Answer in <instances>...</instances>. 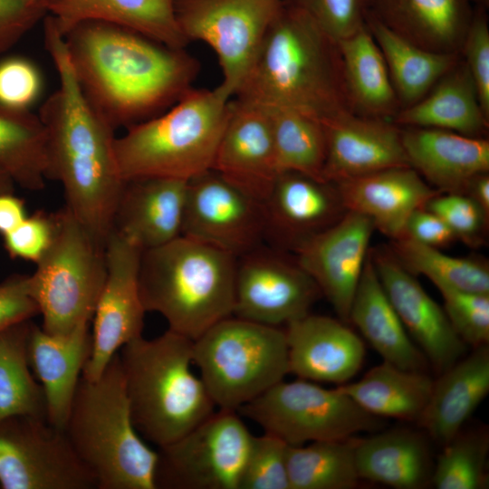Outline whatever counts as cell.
Here are the masks:
<instances>
[{
    "label": "cell",
    "mask_w": 489,
    "mask_h": 489,
    "mask_svg": "<svg viewBox=\"0 0 489 489\" xmlns=\"http://www.w3.org/2000/svg\"><path fill=\"white\" fill-rule=\"evenodd\" d=\"M64 41L82 91L115 129L168 110L200 68L185 49L109 23L79 24Z\"/></svg>",
    "instance_id": "6da1fadb"
},
{
    "label": "cell",
    "mask_w": 489,
    "mask_h": 489,
    "mask_svg": "<svg viewBox=\"0 0 489 489\" xmlns=\"http://www.w3.org/2000/svg\"><path fill=\"white\" fill-rule=\"evenodd\" d=\"M43 35L59 78L57 90L38 113L47 133L50 179L62 184L65 206L106 242L124 183L116 159L115 129L82 91L64 36L50 14L43 19Z\"/></svg>",
    "instance_id": "7a4b0ae2"
},
{
    "label": "cell",
    "mask_w": 489,
    "mask_h": 489,
    "mask_svg": "<svg viewBox=\"0 0 489 489\" xmlns=\"http://www.w3.org/2000/svg\"><path fill=\"white\" fill-rule=\"evenodd\" d=\"M234 97L294 109L321 121L350 112L338 42L308 14L283 0Z\"/></svg>",
    "instance_id": "3957f363"
},
{
    "label": "cell",
    "mask_w": 489,
    "mask_h": 489,
    "mask_svg": "<svg viewBox=\"0 0 489 489\" xmlns=\"http://www.w3.org/2000/svg\"><path fill=\"white\" fill-rule=\"evenodd\" d=\"M133 424L158 447L168 445L216 410L202 379L192 370L193 340L171 330L140 336L118 352Z\"/></svg>",
    "instance_id": "277c9868"
},
{
    "label": "cell",
    "mask_w": 489,
    "mask_h": 489,
    "mask_svg": "<svg viewBox=\"0 0 489 489\" xmlns=\"http://www.w3.org/2000/svg\"><path fill=\"white\" fill-rule=\"evenodd\" d=\"M236 261L185 235L142 252L139 286L146 312L159 313L168 330L195 340L233 315Z\"/></svg>",
    "instance_id": "5b68a950"
},
{
    "label": "cell",
    "mask_w": 489,
    "mask_h": 489,
    "mask_svg": "<svg viewBox=\"0 0 489 489\" xmlns=\"http://www.w3.org/2000/svg\"><path fill=\"white\" fill-rule=\"evenodd\" d=\"M63 431L98 489H156L158 451L133 424L118 353L98 379L81 377Z\"/></svg>",
    "instance_id": "8992f818"
},
{
    "label": "cell",
    "mask_w": 489,
    "mask_h": 489,
    "mask_svg": "<svg viewBox=\"0 0 489 489\" xmlns=\"http://www.w3.org/2000/svg\"><path fill=\"white\" fill-rule=\"evenodd\" d=\"M231 98L219 85L191 88L165 111L128 128L115 140L121 178L187 181L212 168Z\"/></svg>",
    "instance_id": "52a82bcc"
},
{
    "label": "cell",
    "mask_w": 489,
    "mask_h": 489,
    "mask_svg": "<svg viewBox=\"0 0 489 489\" xmlns=\"http://www.w3.org/2000/svg\"><path fill=\"white\" fill-rule=\"evenodd\" d=\"M53 217V240L28 275V291L42 329L63 334L91 321L106 277V242L65 206Z\"/></svg>",
    "instance_id": "ba28073f"
},
{
    "label": "cell",
    "mask_w": 489,
    "mask_h": 489,
    "mask_svg": "<svg viewBox=\"0 0 489 489\" xmlns=\"http://www.w3.org/2000/svg\"><path fill=\"white\" fill-rule=\"evenodd\" d=\"M193 364L216 407L237 411L290 373L285 331L232 315L193 340Z\"/></svg>",
    "instance_id": "9c48e42d"
},
{
    "label": "cell",
    "mask_w": 489,
    "mask_h": 489,
    "mask_svg": "<svg viewBox=\"0 0 489 489\" xmlns=\"http://www.w3.org/2000/svg\"><path fill=\"white\" fill-rule=\"evenodd\" d=\"M237 413L289 446L339 440L384 426L337 386L326 388L307 379L282 380L243 405Z\"/></svg>",
    "instance_id": "30bf717a"
},
{
    "label": "cell",
    "mask_w": 489,
    "mask_h": 489,
    "mask_svg": "<svg viewBox=\"0 0 489 489\" xmlns=\"http://www.w3.org/2000/svg\"><path fill=\"white\" fill-rule=\"evenodd\" d=\"M252 436L237 411L215 410L158 447L156 489H239Z\"/></svg>",
    "instance_id": "8fae6325"
},
{
    "label": "cell",
    "mask_w": 489,
    "mask_h": 489,
    "mask_svg": "<svg viewBox=\"0 0 489 489\" xmlns=\"http://www.w3.org/2000/svg\"><path fill=\"white\" fill-rule=\"evenodd\" d=\"M282 5L283 0H176L175 13L188 43L202 41L216 53L219 87L234 97Z\"/></svg>",
    "instance_id": "7c38bea8"
},
{
    "label": "cell",
    "mask_w": 489,
    "mask_h": 489,
    "mask_svg": "<svg viewBox=\"0 0 489 489\" xmlns=\"http://www.w3.org/2000/svg\"><path fill=\"white\" fill-rule=\"evenodd\" d=\"M3 489H93L96 482L63 430L46 420L15 417L0 423Z\"/></svg>",
    "instance_id": "4fadbf2b"
},
{
    "label": "cell",
    "mask_w": 489,
    "mask_h": 489,
    "mask_svg": "<svg viewBox=\"0 0 489 489\" xmlns=\"http://www.w3.org/2000/svg\"><path fill=\"white\" fill-rule=\"evenodd\" d=\"M181 235L238 258L265 240L264 204L210 168L187 180Z\"/></svg>",
    "instance_id": "5bb4252c"
},
{
    "label": "cell",
    "mask_w": 489,
    "mask_h": 489,
    "mask_svg": "<svg viewBox=\"0 0 489 489\" xmlns=\"http://www.w3.org/2000/svg\"><path fill=\"white\" fill-rule=\"evenodd\" d=\"M142 251L112 229L106 241V277L91 319V351L82 376L96 379L129 341L142 336L144 309L139 286Z\"/></svg>",
    "instance_id": "9a60e30c"
},
{
    "label": "cell",
    "mask_w": 489,
    "mask_h": 489,
    "mask_svg": "<svg viewBox=\"0 0 489 489\" xmlns=\"http://www.w3.org/2000/svg\"><path fill=\"white\" fill-rule=\"evenodd\" d=\"M321 292L294 261L262 245L236 261L233 315L279 327L308 313Z\"/></svg>",
    "instance_id": "2e32d148"
},
{
    "label": "cell",
    "mask_w": 489,
    "mask_h": 489,
    "mask_svg": "<svg viewBox=\"0 0 489 489\" xmlns=\"http://www.w3.org/2000/svg\"><path fill=\"white\" fill-rule=\"evenodd\" d=\"M374 229L368 216L347 211L338 222L294 252L298 264L344 322L349 321Z\"/></svg>",
    "instance_id": "e0dca14e"
},
{
    "label": "cell",
    "mask_w": 489,
    "mask_h": 489,
    "mask_svg": "<svg viewBox=\"0 0 489 489\" xmlns=\"http://www.w3.org/2000/svg\"><path fill=\"white\" fill-rule=\"evenodd\" d=\"M381 284L407 332L440 374L459 360L465 343L445 311L406 270L389 247L369 249Z\"/></svg>",
    "instance_id": "ac0fdd59"
},
{
    "label": "cell",
    "mask_w": 489,
    "mask_h": 489,
    "mask_svg": "<svg viewBox=\"0 0 489 489\" xmlns=\"http://www.w3.org/2000/svg\"><path fill=\"white\" fill-rule=\"evenodd\" d=\"M263 204L265 240L292 252L348 211L334 182L295 171L280 172Z\"/></svg>",
    "instance_id": "d6986e66"
},
{
    "label": "cell",
    "mask_w": 489,
    "mask_h": 489,
    "mask_svg": "<svg viewBox=\"0 0 489 489\" xmlns=\"http://www.w3.org/2000/svg\"><path fill=\"white\" fill-rule=\"evenodd\" d=\"M212 168L252 197L264 200L279 174L266 107L230 100Z\"/></svg>",
    "instance_id": "ffe728a7"
},
{
    "label": "cell",
    "mask_w": 489,
    "mask_h": 489,
    "mask_svg": "<svg viewBox=\"0 0 489 489\" xmlns=\"http://www.w3.org/2000/svg\"><path fill=\"white\" fill-rule=\"evenodd\" d=\"M326 136L323 177L337 182L382 169L410 167L400 127L351 112L321 121Z\"/></svg>",
    "instance_id": "44dd1931"
},
{
    "label": "cell",
    "mask_w": 489,
    "mask_h": 489,
    "mask_svg": "<svg viewBox=\"0 0 489 489\" xmlns=\"http://www.w3.org/2000/svg\"><path fill=\"white\" fill-rule=\"evenodd\" d=\"M289 371L313 382L347 383L365 357L361 339L341 320L307 315L286 325Z\"/></svg>",
    "instance_id": "7402d4cb"
},
{
    "label": "cell",
    "mask_w": 489,
    "mask_h": 489,
    "mask_svg": "<svg viewBox=\"0 0 489 489\" xmlns=\"http://www.w3.org/2000/svg\"><path fill=\"white\" fill-rule=\"evenodd\" d=\"M187 181L168 177L125 180L113 217V228L142 252L182 235Z\"/></svg>",
    "instance_id": "603a6c76"
},
{
    "label": "cell",
    "mask_w": 489,
    "mask_h": 489,
    "mask_svg": "<svg viewBox=\"0 0 489 489\" xmlns=\"http://www.w3.org/2000/svg\"><path fill=\"white\" fill-rule=\"evenodd\" d=\"M348 211L368 216L391 238L404 235L409 216L440 192L411 167H396L334 182Z\"/></svg>",
    "instance_id": "cb8c5ba5"
},
{
    "label": "cell",
    "mask_w": 489,
    "mask_h": 489,
    "mask_svg": "<svg viewBox=\"0 0 489 489\" xmlns=\"http://www.w3.org/2000/svg\"><path fill=\"white\" fill-rule=\"evenodd\" d=\"M400 129L409 166L440 193L464 194L473 177L489 172L487 138L434 128Z\"/></svg>",
    "instance_id": "d4e9b609"
},
{
    "label": "cell",
    "mask_w": 489,
    "mask_h": 489,
    "mask_svg": "<svg viewBox=\"0 0 489 489\" xmlns=\"http://www.w3.org/2000/svg\"><path fill=\"white\" fill-rule=\"evenodd\" d=\"M91 351V323L63 334L49 333L32 322L28 356L46 403V421L64 430L83 368Z\"/></svg>",
    "instance_id": "484cf974"
},
{
    "label": "cell",
    "mask_w": 489,
    "mask_h": 489,
    "mask_svg": "<svg viewBox=\"0 0 489 489\" xmlns=\"http://www.w3.org/2000/svg\"><path fill=\"white\" fill-rule=\"evenodd\" d=\"M367 14L429 51L460 53L473 6L469 0H366Z\"/></svg>",
    "instance_id": "4316f807"
},
{
    "label": "cell",
    "mask_w": 489,
    "mask_h": 489,
    "mask_svg": "<svg viewBox=\"0 0 489 489\" xmlns=\"http://www.w3.org/2000/svg\"><path fill=\"white\" fill-rule=\"evenodd\" d=\"M176 0H49L46 5L64 36L88 21L123 26L170 47L186 49L175 13Z\"/></svg>",
    "instance_id": "83f0119b"
},
{
    "label": "cell",
    "mask_w": 489,
    "mask_h": 489,
    "mask_svg": "<svg viewBox=\"0 0 489 489\" xmlns=\"http://www.w3.org/2000/svg\"><path fill=\"white\" fill-rule=\"evenodd\" d=\"M488 392L489 349L483 345L434 380L417 421L436 443L444 446L462 430Z\"/></svg>",
    "instance_id": "f1b7e54d"
},
{
    "label": "cell",
    "mask_w": 489,
    "mask_h": 489,
    "mask_svg": "<svg viewBox=\"0 0 489 489\" xmlns=\"http://www.w3.org/2000/svg\"><path fill=\"white\" fill-rule=\"evenodd\" d=\"M391 121L399 127L440 129L474 138H486L489 129V117L462 56L424 98L399 110Z\"/></svg>",
    "instance_id": "f546056e"
},
{
    "label": "cell",
    "mask_w": 489,
    "mask_h": 489,
    "mask_svg": "<svg viewBox=\"0 0 489 489\" xmlns=\"http://www.w3.org/2000/svg\"><path fill=\"white\" fill-rule=\"evenodd\" d=\"M349 321L384 361L405 369L426 371L428 361L412 341L390 302L369 252L351 302Z\"/></svg>",
    "instance_id": "4dcf8cb0"
},
{
    "label": "cell",
    "mask_w": 489,
    "mask_h": 489,
    "mask_svg": "<svg viewBox=\"0 0 489 489\" xmlns=\"http://www.w3.org/2000/svg\"><path fill=\"white\" fill-rule=\"evenodd\" d=\"M338 43L350 111L392 120L400 104L382 53L366 24Z\"/></svg>",
    "instance_id": "1f68e13d"
},
{
    "label": "cell",
    "mask_w": 489,
    "mask_h": 489,
    "mask_svg": "<svg viewBox=\"0 0 489 489\" xmlns=\"http://www.w3.org/2000/svg\"><path fill=\"white\" fill-rule=\"evenodd\" d=\"M356 465L360 479L397 489H419L431 481L432 465L422 436L406 429L359 438Z\"/></svg>",
    "instance_id": "d6a6232c"
},
{
    "label": "cell",
    "mask_w": 489,
    "mask_h": 489,
    "mask_svg": "<svg viewBox=\"0 0 489 489\" xmlns=\"http://www.w3.org/2000/svg\"><path fill=\"white\" fill-rule=\"evenodd\" d=\"M433 382L426 371L405 369L383 360L360 379L338 387L373 416L417 421Z\"/></svg>",
    "instance_id": "836d02e7"
},
{
    "label": "cell",
    "mask_w": 489,
    "mask_h": 489,
    "mask_svg": "<svg viewBox=\"0 0 489 489\" xmlns=\"http://www.w3.org/2000/svg\"><path fill=\"white\" fill-rule=\"evenodd\" d=\"M366 25L382 53L400 110L424 98L461 58L456 53L424 49L395 34L369 14Z\"/></svg>",
    "instance_id": "e575fe53"
},
{
    "label": "cell",
    "mask_w": 489,
    "mask_h": 489,
    "mask_svg": "<svg viewBox=\"0 0 489 489\" xmlns=\"http://www.w3.org/2000/svg\"><path fill=\"white\" fill-rule=\"evenodd\" d=\"M0 170L24 189L44 187L50 179L49 149L38 114L0 105Z\"/></svg>",
    "instance_id": "d590c367"
},
{
    "label": "cell",
    "mask_w": 489,
    "mask_h": 489,
    "mask_svg": "<svg viewBox=\"0 0 489 489\" xmlns=\"http://www.w3.org/2000/svg\"><path fill=\"white\" fill-rule=\"evenodd\" d=\"M31 320L0 331V423L15 417L46 420L43 389L28 356Z\"/></svg>",
    "instance_id": "8d00e7d4"
},
{
    "label": "cell",
    "mask_w": 489,
    "mask_h": 489,
    "mask_svg": "<svg viewBox=\"0 0 489 489\" xmlns=\"http://www.w3.org/2000/svg\"><path fill=\"white\" fill-rule=\"evenodd\" d=\"M359 437L288 446L290 489H351L360 480L356 465Z\"/></svg>",
    "instance_id": "74e56055"
},
{
    "label": "cell",
    "mask_w": 489,
    "mask_h": 489,
    "mask_svg": "<svg viewBox=\"0 0 489 489\" xmlns=\"http://www.w3.org/2000/svg\"><path fill=\"white\" fill-rule=\"evenodd\" d=\"M266 108L272 123L279 173L295 171L325 180L323 170L327 148L322 122L294 109Z\"/></svg>",
    "instance_id": "f35d334b"
},
{
    "label": "cell",
    "mask_w": 489,
    "mask_h": 489,
    "mask_svg": "<svg viewBox=\"0 0 489 489\" xmlns=\"http://www.w3.org/2000/svg\"><path fill=\"white\" fill-rule=\"evenodd\" d=\"M403 267L428 278L436 288L489 294V266L478 257H455L406 235L389 247Z\"/></svg>",
    "instance_id": "ab89813d"
},
{
    "label": "cell",
    "mask_w": 489,
    "mask_h": 489,
    "mask_svg": "<svg viewBox=\"0 0 489 489\" xmlns=\"http://www.w3.org/2000/svg\"><path fill=\"white\" fill-rule=\"evenodd\" d=\"M443 446L431 476L436 488L482 489L487 486L489 440L485 433L461 430Z\"/></svg>",
    "instance_id": "60d3db41"
},
{
    "label": "cell",
    "mask_w": 489,
    "mask_h": 489,
    "mask_svg": "<svg viewBox=\"0 0 489 489\" xmlns=\"http://www.w3.org/2000/svg\"><path fill=\"white\" fill-rule=\"evenodd\" d=\"M288 446L267 432L252 436L239 489H290Z\"/></svg>",
    "instance_id": "b9f144b4"
},
{
    "label": "cell",
    "mask_w": 489,
    "mask_h": 489,
    "mask_svg": "<svg viewBox=\"0 0 489 489\" xmlns=\"http://www.w3.org/2000/svg\"><path fill=\"white\" fill-rule=\"evenodd\" d=\"M444 311L457 336L474 348L489 342V294L437 288Z\"/></svg>",
    "instance_id": "7bdbcfd3"
},
{
    "label": "cell",
    "mask_w": 489,
    "mask_h": 489,
    "mask_svg": "<svg viewBox=\"0 0 489 489\" xmlns=\"http://www.w3.org/2000/svg\"><path fill=\"white\" fill-rule=\"evenodd\" d=\"M424 208L438 216L456 239L470 246H479L484 243L489 216L467 195L439 193L430 198Z\"/></svg>",
    "instance_id": "ee69618b"
},
{
    "label": "cell",
    "mask_w": 489,
    "mask_h": 489,
    "mask_svg": "<svg viewBox=\"0 0 489 489\" xmlns=\"http://www.w3.org/2000/svg\"><path fill=\"white\" fill-rule=\"evenodd\" d=\"M308 14L337 42L366 24V0H283Z\"/></svg>",
    "instance_id": "f6af8a7d"
},
{
    "label": "cell",
    "mask_w": 489,
    "mask_h": 489,
    "mask_svg": "<svg viewBox=\"0 0 489 489\" xmlns=\"http://www.w3.org/2000/svg\"><path fill=\"white\" fill-rule=\"evenodd\" d=\"M487 10L473 7L460 54L473 78L481 106L489 117V24Z\"/></svg>",
    "instance_id": "bcb514c9"
},
{
    "label": "cell",
    "mask_w": 489,
    "mask_h": 489,
    "mask_svg": "<svg viewBox=\"0 0 489 489\" xmlns=\"http://www.w3.org/2000/svg\"><path fill=\"white\" fill-rule=\"evenodd\" d=\"M43 87L37 67L22 57L0 61V105L30 110L39 98Z\"/></svg>",
    "instance_id": "7dc6e473"
},
{
    "label": "cell",
    "mask_w": 489,
    "mask_h": 489,
    "mask_svg": "<svg viewBox=\"0 0 489 489\" xmlns=\"http://www.w3.org/2000/svg\"><path fill=\"white\" fill-rule=\"evenodd\" d=\"M53 231V214L36 211L2 235L4 248L12 259L36 264L50 246Z\"/></svg>",
    "instance_id": "c3c4849f"
},
{
    "label": "cell",
    "mask_w": 489,
    "mask_h": 489,
    "mask_svg": "<svg viewBox=\"0 0 489 489\" xmlns=\"http://www.w3.org/2000/svg\"><path fill=\"white\" fill-rule=\"evenodd\" d=\"M46 14L43 7L28 0H0V54L15 45Z\"/></svg>",
    "instance_id": "681fc988"
},
{
    "label": "cell",
    "mask_w": 489,
    "mask_h": 489,
    "mask_svg": "<svg viewBox=\"0 0 489 489\" xmlns=\"http://www.w3.org/2000/svg\"><path fill=\"white\" fill-rule=\"evenodd\" d=\"M27 279L25 274H13L0 283V331L39 314Z\"/></svg>",
    "instance_id": "f907efd6"
},
{
    "label": "cell",
    "mask_w": 489,
    "mask_h": 489,
    "mask_svg": "<svg viewBox=\"0 0 489 489\" xmlns=\"http://www.w3.org/2000/svg\"><path fill=\"white\" fill-rule=\"evenodd\" d=\"M403 235L436 248L447 245L456 239L453 231L438 216L424 207L416 210L409 216Z\"/></svg>",
    "instance_id": "816d5d0a"
},
{
    "label": "cell",
    "mask_w": 489,
    "mask_h": 489,
    "mask_svg": "<svg viewBox=\"0 0 489 489\" xmlns=\"http://www.w3.org/2000/svg\"><path fill=\"white\" fill-rule=\"evenodd\" d=\"M24 200L13 193L0 194V235L15 228L27 216Z\"/></svg>",
    "instance_id": "f5cc1de1"
},
{
    "label": "cell",
    "mask_w": 489,
    "mask_h": 489,
    "mask_svg": "<svg viewBox=\"0 0 489 489\" xmlns=\"http://www.w3.org/2000/svg\"><path fill=\"white\" fill-rule=\"evenodd\" d=\"M464 194L470 197L489 216V172L473 177Z\"/></svg>",
    "instance_id": "db71d44e"
},
{
    "label": "cell",
    "mask_w": 489,
    "mask_h": 489,
    "mask_svg": "<svg viewBox=\"0 0 489 489\" xmlns=\"http://www.w3.org/2000/svg\"><path fill=\"white\" fill-rule=\"evenodd\" d=\"M14 183L11 177L4 171L0 170V194L13 193L14 191Z\"/></svg>",
    "instance_id": "11a10c76"
},
{
    "label": "cell",
    "mask_w": 489,
    "mask_h": 489,
    "mask_svg": "<svg viewBox=\"0 0 489 489\" xmlns=\"http://www.w3.org/2000/svg\"><path fill=\"white\" fill-rule=\"evenodd\" d=\"M473 7L488 9L489 0H469Z\"/></svg>",
    "instance_id": "9f6ffc18"
},
{
    "label": "cell",
    "mask_w": 489,
    "mask_h": 489,
    "mask_svg": "<svg viewBox=\"0 0 489 489\" xmlns=\"http://www.w3.org/2000/svg\"><path fill=\"white\" fill-rule=\"evenodd\" d=\"M35 5H38L42 7H43L46 10V5L48 4L49 0H28ZM47 12V11H46Z\"/></svg>",
    "instance_id": "6f0895ef"
}]
</instances>
